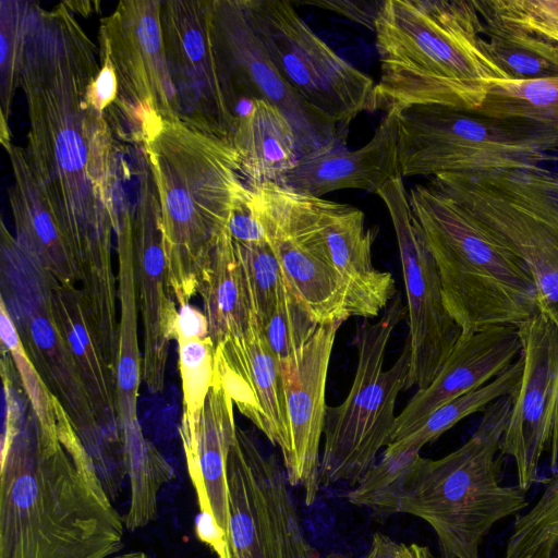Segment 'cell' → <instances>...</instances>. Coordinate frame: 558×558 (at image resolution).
I'll return each mask as SVG.
<instances>
[{"label":"cell","mask_w":558,"mask_h":558,"mask_svg":"<svg viewBox=\"0 0 558 558\" xmlns=\"http://www.w3.org/2000/svg\"><path fill=\"white\" fill-rule=\"evenodd\" d=\"M95 52L66 2L40 8L20 88L29 121V169L68 246L80 290L90 305H104L118 294L109 203L114 137L89 95L100 70Z\"/></svg>","instance_id":"obj_1"},{"label":"cell","mask_w":558,"mask_h":558,"mask_svg":"<svg viewBox=\"0 0 558 558\" xmlns=\"http://www.w3.org/2000/svg\"><path fill=\"white\" fill-rule=\"evenodd\" d=\"M57 437L29 409L1 436L0 558H109L124 522L58 399Z\"/></svg>","instance_id":"obj_2"},{"label":"cell","mask_w":558,"mask_h":558,"mask_svg":"<svg viewBox=\"0 0 558 558\" xmlns=\"http://www.w3.org/2000/svg\"><path fill=\"white\" fill-rule=\"evenodd\" d=\"M474 1L385 0L375 21L377 109L477 110L485 83L506 78L484 52Z\"/></svg>","instance_id":"obj_3"},{"label":"cell","mask_w":558,"mask_h":558,"mask_svg":"<svg viewBox=\"0 0 558 558\" xmlns=\"http://www.w3.org/2000/svg\"><path fill=\"white\" fill-rule=\"evenodd\" d=\"M144 147L160 199L170 286L178 305L190 303L246 184L229 140L181 121L165 122Z\"/></svg>","instance_id":"obj_4"},{"label":"cell","mask_w":558,"mask_h":558,"mask_svg":"<svg viewBox=\"0 0 558 558\" xmlns=\"http://www.w3.org/2000/svg\"><path fill=\"white\" fill-rule=\"evenodd\" d=\"M408 195L462 335L518 327L538 312L531 271L498 234L429 184H417Z\"/></svg>","instance_id":"obj_5"},{"label":"cell","mask_w":558,"mask_h":558,"mask_svg":"<svg viewBox=\"0 0 558 558\" xmlns=\"http://www.w3.org/2000/svg\"><path fill=\"white\" fill-rule=\"evenodd\" d=\"M512 404L511 395L492 403L472 436L440 459L422 458L399 513L434 530L441 558H480L493 526L527 506L525 492L500 483L496 458Z\"/></svg>","instance_id":"obj_6"},{"label":"cell","mask_w":558,"mask_h":558,"mask_svg":"<svg viewBox=\"0 0 558 558\" xmlns=\"http://www.w3.org/2000/svg\"><path fill=\"white\" fill-rule=\"evenodd\" d=\"M405 314L397 293L377 322L364 319L355 329L357 363L353 383L342 403L326 410L320 487L339 483L353 486L375 463L379 450L391 442L396 401L405 389L410 371L409 339L389 368H384V361L389 340Z\"/></svg>","instance_id":"obj_7"},{"label":"cell","mask_w":558,"mask_h":558,"mask_svg":"<svg viewBox=\"0 0 558 558\" xmlns=\"http://www.w3.org/2000/svg\"><path fill=\"white\" fill-rule=\"evenodd\" d=\"M490 228L531 271L558 326V175L539 166L447 172L428 183Z\"/></svg>","instance_id":"obj_8"},{"label":"cell","mask_w":558,"mask_h":558,"mask_svg":"<svg viewBox=\"0 0 558 558\" xmlns=\"http://www.w3.org/2000/svg\"><path fill=\"white\" fill-rule=\"evenodd\" d=\"M557 148L555 132L476 110L414 106L402 110L400 117L402 177L538 166Z\"/></svg>","instance_id":"obj_9"},{"label":"cell","mask_w":558,"mask_h":558,"mask_svg":"<svg viewBox=\"0 0 558 558\" xmlns=\"http://www.w3.org/2000/svg\"><path fill=\"white\" fill-rule=\"evenodd\" d=\"M109 203L114 226L132 241L140 315L143 324L142 381L154 393L165 387L166 366L177 302L163 251L162 216L147 156L138 148L114 153L109 177Z\"/></svg>","instance_id":"obj_10"},{"label":"cell","mask_w":558,"mask_h":558,"mask_svg":"<svg viewBox=\"0 0 558 558\" xmlns=\"http://www.w3.org/2000/svg\"><path fill=\"white\" fill-rule=\"evenodd\" d=\"M161 3L123 0L100 21L98 52L110 62L117 88L104 114L120 141L144 145L165 122L180 121L162 39Z\"/></svg>","instance_id":"obj_11"},{"label":"cell","mask_w":558,"mask_h":558,"mask_svg":"<svg viewBox=\"0 0 558 558\" xmlns=\"http://www.w3.org/2000/svg\"><path fill=\"white\" fill-rule=\"evenodd\" d=\"M242 4L282 78L343 136L360 113L378 110L373 78L329 47L291 1L242 0Z\"/></svg>","instance_id":"obj_12"},{"label":"cell","mask_w":558,"mask_h":558,"mask_svg":"<svg viewBox=\"0 0 558 558\" xmlns=\"http://www.w3.org/2000/svg\"><path fill=\"white\" fill-rule=\"evenodd\" d=\"M160 21L180 121L231 142L236 93L218 35L215 1H162Z\"/></svg>","instance_id":"obj_13"},{"label":"cell","mask_w":558,"mask_h":558,"mask_svg":"<svg viewBox=\"0 0 558 558\" xmlns=\"http://www.w3.org/2000/svg\"><path fill=\"white\" fill-rule=\"evenodd\" d=\"M227 478L231 558H319L304 534L284 469L239 426Z\"/></svg>","instance_id":"obj_14"},{"label":"cell","mask_w":558,"mask_h":558,"mask_svg":"<svg viewBox=\"0 0 558 558\" xmlns=\"http://www.w3.org/2000/svg\"><path fill=\"white\" fill-rule=\"evenodd\" d=\"M53 279L34 272L1 281V300L23 347L41 379L60 401L92 457L102 484L108 481L106 447L111 441L101 429L70 349L52 311Z\"/></svg>","instance_id":"obj_15"},{"label":"cell","mask_w":558,"mask_h":558,"mask_svg":"<svg viewBox=\"0 0 558 558\" xmlns=\"http://www.w3.org/2000/svg\"><path fill=\"white\" fill-rule=\"evenodd\" d=\"M375 194L390 216L405 289L411 363L404 390L424 389L451 354L461 328L445 304L439 272L412 211L403 177H393Z\"/></svg>","instance_id":"obj_16"},{"label":"cell","mask_w":558,"mask_h":558,"mask_svg":"<svg viewBox=\"0 0 558 558\" xmlns=\"http://www.w3.org/2000/svg\"><path fill=\"white\" fill-rule=\"evenodd\" d=\"M517 329L523 373L499 452L513 459L517 486L526 493L538 481L544 453L553 473L558 469V326L538 311Z\"/></svg>","instance_id":"obj_17"},{"label":"cell","mask_w":558,"mask_h":558,"mask_svg":"<svg viewBox=\"0 0 558 558\" xmlns=\"http://www.w3.org/2000/svg\"><path fill=\"white\" fill-rule=\"evenodd\" d=\"M292 193L304 234L343 283L350 317H377L398 291L392 275L373 263L375 233L366 227L364 213L348 204Z\"/></svg>","instance_id":"obj_18"},{"label":"cell","mask_w":558,"mask_h":558,"mask_svg":"<svg viewBox=\"0 0 558 558\" xmlns=\"http://www.w3.org/2000/svg\"><path fill=\"white\" fill-rule=\"evenodd\" d=\"M233 407L215 372L199 418L192 427L180 428L199 509L195 533L217 558H231L227 461L238 427Z\"/></svg>","instance_id":"obj_19"},{"label":"cell","mask_w":558,"mask_h":558,"mask_svg":"<svg viewBox=\"0 0 558 558\" xmlns=\"http://www.w3.org/2000/svg\"><path fill=\"white\" fill-rule=\"evenodd\" d=\"M218 35L234 78L281 110L296 135L300 158L335 145L344 136L311 107L282 78L245 14L242 0H215Z\"/></svg>","instance_id":"obj_20"},{"label":"cell","mask_w":558,"mask_h":558,"mask_svg":"<svg viewBox=\"0 0 558 558\" xmlns=\"http://www.w3.org/2000/svg\"><path fill=\"white\" fill-rule=\"evenodd\" d=\"M266 238L284 278L318 324L345 322L343 283L304 234L291 191L274 183L251 189Z\"/></svg>","instance_id":"obj_21"},{"label":"cell","mask_w":558,"mask_h":558,"mask_svg":"<svg viewBox=\"0 0 558 558\" xmlns=\"http://www.w3.org/2000/svg\"><path fill=\"white\" fill-rule=\"evenodd\" d=\"M215 372L238 410L283 457L289 448L283 373L254 313L244 332L226 338L215 348Z\"/></svg>","instance_id":"obj_22"},{"label":"cell","mask_w":558,"mask_h":558,"mask_svg":"<svg viewBox=\"0 0 558 558\" xmlns=\"http://www.w3.org/2000/svg\"><path fill=\"white\" fill-rule=\"evenodd\" d=\"M342 322L318 325L294 372L284 377L289 416V448L283 469L291 486H301L304 502L318 495L320 440L326 420V384L336 335Z\"/></svg>","instance_id":"obj_23"},{"label":"cell","mask_w":558,"mask_h":558,"mask_svg":"<svg viewBox=\"0 0 558 558\" xmlns=\"http://www.w3.org/2000/svg\"><path fill=\"white\" fill-rule=\"evenodd\" d=\"M520 351L514 326H490L469 335L461 333L434 380L426 388L417 389L397 415L391 442L407 438L442 404L499 376L517 361Z\"/></svg>","instance_id":"obj_24"},{"label":"cell","mask_w":558,"mask_h":558,"mask_svg":"<svg viewBox=\"0 0 558 558\" xmlns=\"http://www.w3.org/2000/svg\"><path fill=\"white\" fill-rule=\"evenodd\" d=\"M401 112L399 108L389 109L372 138L355 150H349L344 145H335L301 157L279 185L296 194L314 197L343 189L376 193L387 181L401 174Z\"/></svg>","instance_id":"obj_25"},{"label":"cell","mask_w":558,"mask_h":558,"mask_svg":"<svg viewBox=\"0 0 558 558\" xmlns=\"http://www.w3.org/2000/svg\"><path fill=\"white\" fill-rule=\"evenodd\" d=\"M8 153L13 184L9 201L15 225V240L24 254L62 286H76L70 252L53 214L33 175L23 148L11 141L2 144Z\"/></svg>","instance_id":"obj_26"},{"label":"cell","mask_w":558,"mask_h":558,"mask_svg":"<svg viewBox=\"0 0 558 558\" xmlns=\"http://www.w3.org/2000/svg\"><path fill=\"white\" fill-rule=\"evenodd\" d=\"M52 311L101 429L111 441L121 444L117 411V374L104 354L81 290L76 286L59 283L53 294Z\"/></svg>","instance_id":"obj_27"},{"label":"cell","mask_w":558,"mask_h":558,"mask_svg":"<svg viewBox=\"0 0 558 558\" xmlns=\"http://www.w3.org/2000/svg\"><path fill=\"white\" fill-rule=\"evenodd\" d=\"M231 144L250 189L279 185L300 159L289 120L279 108L259 98H252L247 110L238 114Z\"/></svg>","instance_id":"obj_28"},{"label":"cell","mask_w":558,"mask_h":558,"mask_svg":"<svg viewBox=\"0 0 558 558\" xmlns=\"http://www.w3.org/2000/svg\"><path fill=\"white\" fill-rule=\"evenodd\" d=\"M118 255L119 348L117 362V411L120 437L142 430L137 398L142 381L138 340V294L134 251L128 231L113 227Z\"/></svg>","instance_id":"obj_29"},{"label":"cell","mask_w":558,"mask_h":558,"mask_svg":"<svg viewBox=\"0 0 558 558\" xmlns=\"http://www.w3.org/2000/svg\"><path fill=\"white\" fill-rule=\"evenodd\" d=\"M197 292L203 298L208 336L215 348L248 328L252 305L234 242L227 229L202 271Z\"/></svg>","instance_id":"obj_30"},{"label":"cell","mask_w":558,"mask_h":558,"mask_svg":"<svg viewBox=\"0 0 558 558\" xmlns=\"http://www.w3.org/2000/svg\"><path fill=\"white\" fill-rule=\"evenodd\" d=\"M481 19L485 54L506 78L558 75V44L499 17L486 3L474 1Z\"/></svg>","instance_id":"obj_31"},{"label":"cell","mask_w":558,"mask_h":558,"mask_svg":"<svg viewBox=\"0 0 558 558\" xmlns=\"http://www.w3.org/2000/svg\"><path fill=\"white\" fill-rule=\"evenodd\" d=\"M476 110L484 116L543 128L558 134V75L531 80L495 78L485 83Z\"/></svg>","instance_id":"obj_32"},{"label":"cell","mask_w":558,"mask_h":558,"mask_svg":"<svg viewBox=\"0 0 558 558\" xmlns=\"http://www.w3.org/2000/svg\"><path fill=\"white\" fill-rule=\"evenodd\" d=\"M421 448L389 444L378 462L372 464L347 493V499L374 517L399 513L401 500L422 461Z\"/></svg>","instance_id":"obj_33"},{"label":"cell","mask_w":558,"mask_h":558,"mask_svg":"<svg viewBox=\"0 0 558 558\" xmlns=\"http://www.w3.org/2000/svg\"><path fill=\"white\" fill-rule=\"evenodd\" d=\"M121 444L130 482V504L123 522L126 530L135 531L156 518L159 492L173 477V470L143 433L124 438Z\"/></svg>","instance_id":"obj_34"},{"label":"cell","mask_w":558,"mask_h":558,"mask_svg":"<svg viewBox=\"0 0 558 558\" xmlns=\"http://www.w3.org/2000/svg\"><path fill=\"white\" fill-rule=\"evenodd\" d=\"M523 373L519 357L504 373L486 385L442 404L432 412L407 438L395 444L414 445L421 449L438 439L463 418L484 412L492 403L510 396L518 388Z\"/></svg>","instance_id":"obj_35"},{"label":"cell","mask_w":558,"mask_h":558,"mask_svg":"<svg viewBox=\"0 0 558 558\" xmlns=\"http://www.w3.org/2000/svg\"><path fill=\"white\" fill-rule=\"evenodd\" d=\"M504 558H558V472L534 505L515 515Z\"/></svg>","instance_id":"obj_36"},{"label":"cell","mask_w":558,"mask_h":558,"mask_svg":"<svg viewBox=\"0 0 558 558\" xmlns=\"http://www.w3.org/2000/svg\"><path fill=\"white\" fill-rule=\"evenodd\" d=\"M260 325L284 378L298 367L303 351L319 324L286 280L271 315Z\"/></svg>","instance_id":"obj_37"},{"label":"cell","mask_w":558,"mask_h":558,"mask_svg":"<svg viewBox=\"0 0 558 558\" xmlns=\"http://www.w3.org/2000/svg\"><path fill=\"white\" fill-rule=\"evenodd\" d=\"M1 125H8L10 107L17 87L27 43L39 10L34 2L1 1Z\"/></svg>","instance_id":"obj_38"},{"label":"cell","mask_w":558,"mask_h":558,"mask_svg":"<svg viewBox=\"0 0 558 558\" xmlns=\"http://www.w3.org/2000/svg\"><path fill=\"white\" fill-rule=\"evenodd\" d=\"M0 337L2 345L8 350L13 361L20 384L25 391L29 409L40 433L48 437L58 436L54 411L56 397L48 389L28 357L19 331L2 300L0 302Z\"/></svg>","instance_id":"obj_39"},{"label":"cell","mask_w":558,"mask_h":558,"mask_svg":"<svg viewBox=\"0 0 558 558\" xmlns=\"http://www.w3.org/2000/svg\"><path fill=\"white\" fill-rule=\"evenodd\" d=\"M233 242L244 274L252 311L259 323L264 324L271 315L279 291L286 281L282 268L268 241Z\"/></svg>","instance_id":"obj_40"},{"label":"cell","mask_w":558,"mask_h":558,"mask_svg":"<svg viewBox=\"0 0 558 558\" xmlns=\"http://www.w3.org/2000/svg\"><path fill=\"white\" fill-rule=\"evenodd\" d=\"M177 343L183 392V414L180 428H189L199 418L213 385L215 347L209 337L178 341Z\"/></svg>","instance_id":"obj_41"},{"label":"cell","mask_w":558,"mask_h":558,"mask_svg":"<svg viewBox=\"0 0 558 558\" xmlns=\"http://www.w3.org/2000/svg\"><path fill=\"white\" fill-rule=\"evenodd\" d=\"M486 3L502 20L558 44V0H492Z\"/></svg>","instance_id":"obj_42"},{"label":"cell","mask_w":558,"mask_h":558,"mask_svg":"<svg viewBox=\"0 0 558 558\" xmlns=\"http://www.w3.org/2000/svg\"><path fill=\"white\" fill-rule=\"evenodd\" d=\"M226 229L235 242L259 243L267 241L265 229L256 208L254 192L247 185L236 199Z\"/></svg>","instance_id":"obj_43"},{"label":"cell","mask_w":558,"mask_h":558,"mask_svg":"<svg viewBox=\"0 0 558 558\" xmlns=\"http://www.w3.org/2000/svg\"><path fill=\"white\" fill-rule=\"evenodd\" d=\"M299 4L314 5L332 11L368 29L374 31L375 21L384 4L379 0H306L295 1Z\"/></svg>","instance_id":"obj_44"},{"label":"cell","mask_w":558,"mask_h":558,"mask_svg":"<svg viewBox=\"0 0 558 558\" xmlns=\"http://www.w3.org/2000/svg\"><path fill=\"white\" fill-rule=\"evenodd\" d=\"M363 558H436L428 547L393 541L384 534H374L369 550Z\"/></svg>","instance_id":"obj_45"},{"label":"cell","mask_w":558,"mask_h":558,"mask_svg":"<svg viewBox=\"0 0 558 558\" xmlns=\"http://www.w3.org/2000/svg\"><path fill=\"white\" fill-rule=\"evenodd\" d=\"M208 336V320L205 313H202L191 303L178 305V315L174 324L175 341L205 339Z\"/></svg>","instance_id":"obj_46"},{"label":"cell","mask_w":558,"mask_h":558,"mask_svg":"<svg viewBox=\"0 0 558 558\" xmlns=\"http://www.w3.org/2000/svg\"><path fill=\"white\" fill-rule=\"evenodd\" d=\"M112 558H149L146 554L142 551L126 553L123 555H119Z\"/></svg>","instance_id":"obj_47"}]
</instances>
